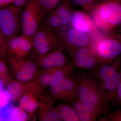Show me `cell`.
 I'll list each match as a JSON object with an SVG mask.
<instances>
[{"label":"cell","instance_id":"cell-1","mask_svg":"<svg viewBox=\"0 0 121 121\" xmlns=\"http://www.w3.org/2000/svg\"><path fill=\"white\" fill-rule=\"evenodd\" d=\"M90 13L97 27L106 34L114 32L121 25V0H103Z\"/></svg>","mask_w":121,"mask_h":121},{"label":"cell","instance_id":"cell-2","mask_svg":"<svg viewBox=\"0 0 121 121\" xmlns=\"http://www.w3.org/2000/svg\"><path fill=\"white\" fill-rule=\"evenodd\" d=\"M24 8L13 4L0 8V54H7L9 41L21 30Z\"/></svg>","mask_w":121,"mask_h":121},{"label":"cell","instance_id":"cell-3","mask_svg":"<svg viewBox=\"0 0 121 121\" xmlns=\"http://www.w3.org/2000/svg\"><path fill=\"white\" fill-rule=\"evenodd\" d=\"M77 84L78 99L90 103L105 110L109 107L99 83L93 76L86 73L75 76Z\"/></svg>","mask_w":121,"mask_h":121},{"label":"cell","instance_id":"cell-4","mask_svg":"<svg viewBox=\"0 0 121 121\" xmlns=\"http://www.w3.org/2000/svg\"><path fill=\"white\" fill-rule=\"evenodd\" d=\"M121 60L119 57L114 64H101L93 70L94 76L99 79L100 89L108 104L117 99V90L121 79L117 66Z\"/></svg>","mask_w":121,"mask_h":121},{"label":"cell","instance_id":"cell-5","mask_svg":"<svg viewBox=\"0 0 121 121\" xmlns=\"http://www.w3.org/2000/svg\"><path fill=\"white\" fill-rule=\"evenodd\" d=\"M93 46L91 47L101 64L111 63L121 54V27L100 37Z\"/></svg>","mask_w":121,"mask_h":121},{"label":"cell","instance_id":"cell-6","mask_svg":"<svg viewBox=\"0 0 121 121\" xmlns=\"http://www.w3.org/2000/svg\"><path fill=\"white\" fill-rule=\"evenodd\" d=\"M32 40L33 48L30 56L44 55L63 48L56 34L45 26L43 21Z\"/></svg>","mask_w":121,"mask_h":121},{"label":"cell","instance_id":"cell-7","mask_svg":"<svg viewBox=\"0 0 121 121\" xmlns=\"http://www.w3.org/2000/svg\"><path fill=\"white\" fill-rule=\"evenodd\" d=\"M68 54L75 50L92 45L91 36L74 28L70 25L62 26L53 31Z\"/></svg>","mask_w":121,"mask_h":121},{"label":"cell","instance_id":"cell-8","mask_svg":"<svg viewBox=\"0 0 121 121\" xmlns=\"http://www.w3.org/2000/svg\"><path fill=\"white\" fill-rule=\"evenodd\" d=\"M7 60L13 78L22 82L33 81L41 70L30 58L27 59H21L8 57Z\"/></svg>","mask_w":121,"mask_h":121},{"label":"cell","instance_id":"cell-9","mask_svg":"<svg viewBox=\"0 0 121 121\" xmlns=\"http://www.w3.org/2000/svg\"><path fill=\"white\" fill-rule=\"evenodd\" d=\"M43 19L38 0H29L21 17V35L32 39L40 24Z\"/></svg>","mask_w":121,"mask_h":121},{"label":"cell","instance_id":"cell-10","mask_svg":"<svg viewBox=\"0 0 121 121\" xmlns=\"http://www.w3.org/2000/svg\"><path fill=\"white\" fill-rule=\"evenodd\" d=\"M49 87L48 93L56 101L70 103L78 99L76 79L72 74L60 78Z\"/></svg>","mask_w":121,"mask_h":121},{"label":"cell","instance_id":"cell-11","mask_svg":"<svg viewBox=\"0 0 121 121\" xmlns=\"http://www.w3.org/2000/svg\"><path fill=\"white\" fill-rule=\"evenodd\" d=\"M74 67L73 64L72 62L62 67L49 70H41L32 81L38 95L43 94L47 87L59 79L71 75Z\"/></svg>","mask_w":121,"mask_h":121},{"label":"cell","instance_id":"cell-12","mask_svg":"<svg viewBox=\"0 0 121 121\" xmlns=\"http://www.w3.org/2000/svg\"><path fill=\"white\" fill-rule=\"evenodd\" d=\"M63 48L54 52L40 56H30L41 70L63 67L72 63L64 52Z\"/></svg>","mask_w":121,"mask_h":121},{"label":"cell","instance_id":"cell-13","mask_svg":"<svg viewBox=\"0 0 121 121\" xmlns=\"http://www.w3.org/2000/svg\"><path fill=\"white\" fill-rule=\"evenodd\" d=\"M33 48L32 39L21 35L13 37L9 41L7 47V58L13 57L27 59Z\"/></svg>","mask_w":121,"mask_h":121},{"label":"cell","instance_id":"cell-14","mask_svg":"<svg viewBox=\"0 0 121 121\" xmlns=\"http://www.w3.org/2000/svg\"><path fill=\"white\" fill-rule=\"evenodd\" d=\"M69 55L74 66L79 69L93 70L101 64L91 45L77 49Z\"/></svg>","mask_w":121,"mask_h":121},{"label":"cell","instance_id":"cell-15","mask_svg":"<svg viewBox=\"0 0 121 121\" xmlns=\"http://www.w3.org/2000/svg\"><path fill=\"white\" fill-rule=\"evenodd\" d=\"M38 98L39 106L36 112L39 121H62L56 107L54 106L56 101L48 92H46L44 95L43 94L39 95Z\"/></svg>","mask_w":121,"mask_h":121},{"label":"cell","instance_id":"cell-16","mask_svg":"<svg viewBox=\"0 0 121 121\" xmlns=\"http://www.w3.org/2000/svg\"><path fill=\"white\" fill-rule=\"evenodd\" d=\"M70 25L77 30L91 36L97 33V27L93 18L84 11L73 10Z\"/></svg>","mask_w":121,"mask_h":121},{"label":"cell","instance_id":"cell-17","mask_svg":"<svg viewBox=\"0 0 121 121\" xmlns=\"http://www.w3.org/2000/svg\"><path fill=\"white\" fill-rule=\"evenodd\" d=\"M38 95L36 91L32 81L28 90L20 99L19 107L21 110L33 116L39 107Z\"/></svg>","mask_w":121,"mask_h":121},{"label":"cell","instance_id":"cell-18","mask_svg":"<svg viewBox=\"0 0 121 121\" xmlns=\"http://www.w3.org/2000/svg\"><path fill=\"white\" fill-rule=\"evenodd\" d=\"M32 82H23L14 79L9 82L5 87V91L9 99L11 101L18 102L28 90Z\"/></svg>","mask_w":121,"mask_h":121},{"label":"cell","instance_id":"cell-19","mask_svg":"<svg viewBox=\"0 0 121 121\" xmlns=\"http://www.w3.org/2000/svg\"><path fill=\"white\" fill-rule=\"evenodd\" d=\"M53 11L60 18L63 26L70 25L71 19L73 10L69 0H62Z\"/></svg>","mask_w":121,"mask_h":121},{"label":"cell","instance_id":"cell-20","mask_svg":"<svg viewBox=\"0 0 121 121\" xmlns=\"http://www.w3.org/2000/svg\"><path fill=\"white\" fill-rule=\"evenodd\" d=\"M69 104L77 112H83L91 113L97 115L100 117L102 114L105 112V110L101 108L98 107L93 104L81 101L78 99Z\"/></svg>","mask_w":121,"mask_h":121},{"label":"cell","instance_id":"cell-21","mask_svg":"<svg viewBox=\"0 0 121 121\" xmlns=\"http://www.w3.org/2000/svg\"><path fill=\"white\" fill-rule=\"evenodd\" d=\"M62 121H79L77 112L70 104L60 103L56 107Z\"/></svg>","mask_w":121,"mask_h":121},{"label":"cell","instance_id":"cell-22","mask_svg":"<svg viewBox=\"0 0 121 121\" xmlns=\"http://www.w3.org/2000/svg\"><path fill=\"white\" fill-rule=\"evenodd\" d=\"M0 79L5 87L14 79L10 73L6 56H0Z\"/></svg>","mask_w":121,"mask_h":121},{"label":"cell","instance_id":"cell-23","mask_svg":"<svg viewBox=\"0 0 121 121\" xmlns=\"http://www.w3.org/2000/svg\"><path fill=\"white\" fill-rule=\"evenodd\" d=\"M43 21L45 26L52 31L63 26L60 18L54 11L47 15Z\"/></svg>","mask_w":121,"mask_h":121},{"label":"cell","instance_id":"cell-24","mask_svg":"<svg viewBox=\"0 0 121 121\" xmlns=\"http://www.w3.org/2000/svg\"><path fill=\"white\" fill-rule=\"evenodd\" d=\"M72 4L82 7L84 10L90 12L95 5L96 0H69Z\"/></svg>","mask_w":121,"mask_h":121},{"label":"cell","instance_id":"cell-25","mask_svg":"<svg viewBox=\"0 0 121 121\" xmlns=\"http://www.w3.org/2000/svg\"><path fill=\"white\" fill-rule=\"evenodd\" d=\"M77 114L80 121H97L99 117L96 114L83 112H78Z\"/></svg>","mask_w":121,"mask_h":121},{"label":"cell","instance_id":"cell-26","mask_svg":"<svg viewBox=\"0 0 121 121\" xmlns=\"http://www.w3.org/2000/svg\"><path fill=\"white\" fill-rule=\"evenodd\" d=\"M101 120L102 121H121V108L112 112L107 117Z\"/></svg>","mask_w":121,"mask_h":121},{"label":"cell","instance_id":"cell-27","mask_svg":"<svg viewBox=\"0 0 121 121\" xmlns=\"http://www.w3.org/2000/svg\"><path fill=\"white\" fill-rule=\"evenodd\" d=\"M61 0H48L45 8V16H46L50 13L52 12Z\"/></svg>","mask_w":121,"mask_h":121},{"label":"cell","instance_id":"cell-28","mask_svg":"<svg viewBox=\"0 0 121 121\" xmlns=\"http://www.w3.org/2000/svg\"><path fill=\"white\" fill-rule=\"evenodd\" d=\"M29 0H14L13 5L16 7L24 8Z\"/></svg>","mask_w":121,"mask_h":121},{"label":"cell","instance_id":"cell-29","mask_svg":"<svg viewBox=\"0 0 121 121\" xmlns=\"http://www.w3.org/2000/svg\"><path fill=\"white\" fill-rule=\"evenodd\" d=\"M14 0H0V8L13 4Z\"/></svg>","mask_w":121,"mask_h":121},{"label":"cell","instance_id":"cell-30","mask_svg":"<svg viewBox=\"0 0 121 121\" xmlns=\"http://www.w3.org/2000/svg\"><path fill=\"white\" fill-rule=\"evenodd\" d=\"M116 101L118 104L121 105V79L117 90Z\"/></svg>","mask_w":121,"mask_h":121},{"label":"cell","instance_id":"cell-31","mask_svg":"<svg viewBox=\"0 0 121 121\" xmlns=\"http://www.w3.org/2000/svg\"><path fill=\"white\" fill-rule=\"evenodd\" d=\"M120 75H121V72H120Z\"/></svg>","mask_w":121,"mask_h":121}]
</instances>
